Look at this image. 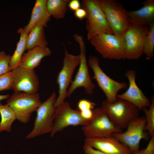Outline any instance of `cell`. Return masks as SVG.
I'll list each match as a JSON object with an SVG mask.
<instances>
[{"label": "cell", "mask_w": 154, "mask_h": 154, "mask_svg": "<svg viewBox=\"0 0 154 154\" xmlns=\"http://www.w3.org/2000/svg\"><path fill=\"white\" fill-rule=\"evenodd\" d=\"M81 5L82 8L86 12V27L88 40L102 33L113 34L101 7L100 0H83Z\"/></svg>", "instance_id": "cell-1"}, {"label": "cell", "mask_w": 154, "mask_h": 154, "mask_svg": "<svg viewBox=\"0 0 154 154\" xmlns=\"http://www.w3.org/2000/svg\"><path fill=\"white\" fill-rule=\"evenodd\" d=\"M101 107L112 123L121 129H126L130 121L139 117L140 111L130 102L119 99L113 103L104 100Z\"/></svg>", "instance_id": "cell-2"}, {"label": "cell", "mask_w": 154, "mask_h": 154, "mask_svg": "<svg viewBox=\"0 0 154 154\" xmlns=\"http://www.w3.org/2000/svg\"><path fill=\"white\" fill-rule=\"evenodd\" d=\"M41 103L39 94L14 92L7 101V104L13 111L17 119L23 123L29 121L32 113Z\"/></svg>", "instance_id": "cell-3"}, {"label": "cell", "mask_w": 154, "mask_h": 154, "mask_svg": "<svg viewBox=\"0 0 154 154\" xmlns=\"http://www.w3.org/2000/svg\"><path fill=\"white\" fill-rule=\"evenodd\" d=\"M56 99V94L53 92L46 100L41 102L36 111L33 128L26 135V139L50 133L53 127Z\"/></svg>", "instance_id": "cell-4"}, {"label": "cell", "mask_w": 154, "mask_h": 154, "mask_svg": "<svg viewBox=\"0 0 154 154\" xmlns=\"http://www.w3.org/2000/svg\"><path fill=\"white\" fill-rule=\"evenodd\" d=\"M91 44L105 58L125 59V44L123 37L102 33L90 40Z\"/></svg>", "instance_id": "cell-5"}, {"label": "cell", "mask_w": 154, "mask_h": 154, "mask_svg": "<svg viewBox=\"0 0 154 154\" xmlns=\"http://www.w3.org/2000/svg\"><path fill=\"white\" fill-rule=\"evenodd\" d=\"M100 2L113 34L123 37L130 24L128 11L115 0H100Z\"/></svg>", "instance_id": "cell-6"}, {"label": "cell", "mask_w": 154, "mask_h": 154, "mask_svg": "<svg viewBox=\"0 0 154 154\" xmlns=\"http://www.w3.org/2000/svg\"><path fill=\"white\" fill-rule=\"evenodd\" d=\"M88 64L92 69L94 76L92 78L96 81L100 88L103 91L108 102L113 103L117 100L118 92L121 90L127 88L125 82H119L110 78L103 71L99 65L98 58L94 56L89 57Z\"/></svg>", "instance_id": "cell-7"}, {"label": "cell", "mask_w": 154, "mask_h": 154, "mask_svg": "<svg viewBox=\"0 0 154 154\" xmlns=\"http://www.w3.org/2000/svg\"><path fill=\"white\" fill-rule=\"evenodd\" d=\"M93 113L90 122L82 128L86 138L109 137L114 133L122 132V129L112 123L101 107L94 108Z\"/></svg>", "instance_id": "cell-8"}, {"label": "cell", "mask_w": 154, "mask_h": 154, "mask_svg": "<svg viewBox=\"0 0 154 154\" xmlns=\"http://www.w3.org/2000/svg\"><path fill=\"white\" fill-rule=\"evenodd\" d=\"M149 29L147 26L130 24L123 36L125 59H137L143 53L144 44Z\"/></svg>", "instance_id": "cell-9"}, {"label": "cell", "mask_w": 154, "mask_h": 154, "mask_svg": "<svg viewBox=\"0 0 154 154\" xmlns=\"http://www.w3.org/2000/svg\"><path fill=\"white\" fill-rule=\"evenodd\" d=\"M75 41L78 43L80 53L79 67L74 80L72 81L67 91L68 97H70L73 92L80 87L84 88L86 93L91 94L95 87L90 76L86 55V46L82 36L77 34L74 36Z\"/></svg>", "instance_id": "cell-10"}, {"label": "cell", "mask_w": 154, "mask_h": 154, "mask_svg": "<svg viewBox=\"0 0 154 154\" xmlns=\"http://www.w3.org/2000/svg\"><path fill=\"white\" fill-rule=\"evenodd\" d=\"M146 124L145 117H138L130 121L124 132L114 133L112 135L126 146L132 153L139 150L142 139L147 138L145 132Z\"/></svg>", "instance_id": "cell-11"}, {"label": "cell", "mask_w": 154, "mask_h": 154, "mask_svg": "<svg viewBox=\"0 0 154 154\" xmlns=\"http://www.w3.org/2000/svg\"><path fill=\"white\" fill-rule=\"evenodd\" d=\"M90 121L82 116L78 110L72 109L69 104L64 102L56 108L54 125L50 133L53 137L56 133L70 126H85Z\"/></svg>", "instance_id": "cell-12"}, {"label": "cell", "mask_w": 154, "mask_h": 154, "mask_svg": "<svg viewBox=\"0 0 154 154\" xmlns=\"http://www.w3.org/2000/svg\"><path fill=\"white\" fill-rule=\"evenodd\" d=\"M79 55L69 53L65 49L62 68L57 76L56 82L58 86V95L55 103V107L64 102L68 97V87L72 82V78L76 67L80 64Z\"/></svg>", "instance_id": "cell-13"}, {"label": "cell", "mask_w": 154, "mask_h": 154, "mask_svg": "<svg viewBox=\"0 0 154 154\" xmlns=\"http://www.w3.org/2000/svg\"><path fill=\"white\" fill-rule=\"evenodd\" d=\"M13 80L11 89L14 92L37 93L39 88L38 77L34 70L17 67L12 71Z\"/></svg>", "instance_id": "cell-14"}, {"label": "cell", "mask_w": 154, "mask_h": 154, "mask_svg": "<svg viewBox=\"0 0 154 154\" xmlns=\"http://www.w3.org/2000/svg\"><path fill=\"white\" fill-rule=\"evenodd\" d=\"M136 72L133 70H128L125 74L129 82L127 90L121 94H117V99L125 100L137 107L140 111L149 106L151 102L138 87L135 82Z\"/></svg>", "instance_id": "cell-15"}, {"label": "cell", "mask_w": 154, "mask_h": 154, "mask_svg": "<svg viewBox=\"0 0 154 154\" xmlns=\"http://www.w3.org/2000/svg\"><path fill=\"white\" fill-rule=\"evenodd\" d=\"M85 143L106 154H132L125 145L112 135L106 137L86 138Z\"/></svg>", "instance_id": "cell-16"}, {"label": "cell", "mask_w": 154, "mask_h": 154, "mask_svg": "<svg viewBox=\"0 0 154 154\" xmlns=\"http://www.w3.org/2000/svg\"><path fill=\"white\" fill-rule=\"evenodd\" d=\"M143 4V6L140 9L128 11L130 24L138 26H149L154 22V0H146Z\"/></svg>", "instance_id": "cell-17"}, {"label": "cell", "mask_w": 154, "mask_h": 154, "mask_svg": "<svg viewBox=\"0 0 154 154\" xmlns=\"http://www.w3.org/2000/svg\"><path fill=\"white\" fill-rule=\"evenodd\" d=\"M47 0H36L33 9L31 18L28 23L23 28L29 34L31 29L35 26L40 25L44 28L50 20L51 16L46 8Z\"/></svg>", "instance_id": "cell-18"}, {"label": "cell", "mask_w": 154, "mask_h": 154, "mask_svg": "<svg viewBox=\"0 0 154 154\" xmlns=\"http://www.w3.org/2000/svg\"><path fill=\"white\" fill-rule=\"evenodd\" d=\"M51 54L50 48L46 47H36L29 50L22 55L19 67L27 69L34 70L40 64L44 57Z\"/></svg>", "instance_id": "cell-19"}, {"label": "cell", "mask_w": 154, "mask_h": 154, "mask_svg": "<svg viewBox=\"0 0 154 154\" xmlns=\"http://www.w3.org/2000/svg\"><path fill=\"white\" fill-rule=\"evenodd\" d=\"M44 28L43 26L38 25L31 29L28 36L26 50L37 46H47L48 42L46 38Z\"/></svg>", "instance_id": "cell-20"}, {"label": "cell", "mask_w": 154, "mask_h": 154, "mask_svg": "<svg viewBox=\"0 0 154 154\" xmlns=\"http://www.w3.org/2000/svg\"><path fill=\"white\" fill-rule=\"evenodd\" d=\"M17 33L20 34V39L17 44L14 52L11 56L9 67L11 71L19 66L21 57L26 50V46L28 34L23 30V28H19Z\"/></svg>", "instance_id": "cell-21"}, {"label": "cell", "mask_w": 154, "mask_h": 154, "mask_svg": "<svg viewBox=\"0 0 154 154\" xmlns=\"http://www.w3.org/2000/svg\"><path fill=\"white\" fill-rule=\"evenodd\" d=\"M70 0H47L46 8L50 15L56 19L64 17Z\"/></svg>", "instance_id": "cell-22"}, {"label": "cell", "mask_w": 154, "mask_h": 154, "mask_svg": "<svg viewBox=\"0 0 154 154\" xmlns=\"http://www.w3.org/2000/svg\"><path fill=\"white\" fill-rule=\"evenodd\" d=\"M0 132L6 131L10 132L14 121L17 119L13 110L7 104L3 105L0 103Z\"/></svg>", "instance_id": "cell-23"}, {"label": "cell", "mask_w": 154, "mask_h": 154, "mask_svg": "<svg viewBox=\"0 0 154 154\" xmlns=\"http://www.w3.org/2000/svg\"><path fill=\"white\" fill-rule=\"evenodd\" d=\"M149 29L145 40L143 53L146 56L148 60L154 56V22L149 26Z\"/></svg>", "instance_id": "cell-24"}, {"label": "cell", "mask_w": 154, "mask_h": 154, "mask_svg": "<svg viewBox=\"0 0 154 154\" xmlns=\"http://www.w3.org/2000/svg\"><path fill=\"white\" fill-rule=\"evenodd\" d=\"M95 104L86 99H82L78 103V107L81 115L86 120L91 121L93 116V110Z\"/></svg>", "instance_id": "cell-25"}, {"label": "cell", "mask_w": 154, "mask_h": 154, "mask_svg": "<svg viewBox=\"0 0 154 154\" xmlns=\"http://www.w3.org/2000/svg\"><path fill=\"white\" fill-rule=\"evenodd\" d=\"M149 108L143 109L145 115L146 124L145 130H147L151 136L154 135V97L153 95Z\"/></svg>", "instance_id": "cell-26"}, {"label": "cell", "mask_w": 154, "mask_h": 154, "mask_svg": "<svg viewBox=\"0 0 154 154\" xmlns=\"http://www.w3.org/2000/svg\"><path fill=\"white\" fill-rule=\"evenodd\" d=\"M13 80L12 71L0 75V92L11 89Z\"/></svg>", "instance_id": "cell-27"}, {"label": "cell", "mask_w": 154, "mask_h": 154, "mask_svg": "<svg viewBox=\"0 0 154 154\" xmlns=\"http://www.w3.org/2000/svg\"><path fill=\"white\" fill-rule=\"evenodd\" d=\"M11 57L4 51L0 52V75L11 71L9 67Z\"/></svg>", "instance_id": "cell-28"}, {"label": "cell", "mask_w": 154, "mask_h": 154, "mask_svg": "<svg viewBox=\"0 0 154 154\" xmlns=\"http://www.w3.org/2000/svg\"><path fill=\"white\" fill-rule=\"evenodd\" d=\"M83 149L86 154H106L94 148L92 146L85 143L83 146Z\"/></svg>", "instance_id": "cell-29"}, {"label": "cell", "mask_w": 154, "mask_h": 154, "mask_svg": "<svg viewBox=\"0 0 154 154\" xmlns=\"http://www.w3.org/2000/svg\"><path fill=\"white\" fill-rule=\"evenodd\" d=\"M144 151L146 154H154V135L151 136V139Z\"/></svg>", "instance_id": "cell-30"}, {"label": "cell", "mask_w": 154, "mask_h": 154, "mask_svg": "<svg viewBox=\"0 0 154 154\" xmlns=\"http://www.w3.org/2000/svg\"><path fill=\"white\" fill-rule=\"evenodd\" d=\"M74 15L77 19L82 20L86 18V12L84 9L80 8L74 11Z\"/></svg>", "instance_id": "cell-31"}, {"label": "cell", "mask_w": 154, "mask_h": 154, "mask_svg": "<svg viewBox=\"0 0 154 154\" xmlns=\"http://www.w3.org/2000/svg\"><path fill=\"white\" fill-rule=\"evenodd\" d=\"M81 5L78 0H72L70 1L68 6L71 10L75 11L80 8Z\"/></svg>", "instance_id": "cell-32"}, {"label": "cell", "mask_w": 154, "mask_h": 154, "mask_svg": "<svg viewBox=\"0 0 154 154\" xmlns=\"http://www.w3.org/2000/svg\"><path fill=\"white\" fill-rule=\"evenodd\" d=\"M10 96L9 94L0 95V102L3 100L8 99Z\"/></svg>", "instance_id": "cell-33"}, {"label": "cell", "mask_w": 154, "mask_h": 154, "mask_svg": "<svg viewBox=\"0 0 154 154\" xmlns=\"http://www.w3.org/2000/svg\"><path fill=\"white\" fill-rule=\"evenodd\" d=\"M132 154H146L145 152L144 149L141 150H139L137 151L132 153Z\"/></svg>", "instance_id": "cell-34"}]
</instances>
